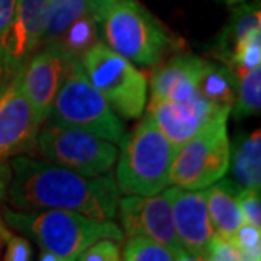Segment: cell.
<instances>
[{
  "label": "cell",
  "instance_id": "6da1fadb",
  "mask_svg": "<svg viewBox=\"0 0 261 261\" xmlns=\"http://www.w3.org/2000/svg\"><path fill=\"white\" fill-rule=\"evenodd\" d=\"M5 195L16 211L64 209L99 221H113L119 189L111 173L84 176L48 160H9Z\"/></svg>",
  "mask_w": 261,
  "mask_h": 261
},
{
  "label": "cell",
  "instance_id": "7a4b0ae2",
  "mask_svg": "<svg viewBox=\"0 0 261 261\" xmlns=\"http://www.w3.org/2000/svg\"><path fill=\"white\" fill-rule=\"evenodd\" d=\"M100 41L132 64L152 67L180 44L166 25L137 0H93Z\"/></svg>",
  "mask_w": 261,
  "mask_h": 261
},
{
  "label": "cell",
  "instance_id": "3957f363",
  "mask_svg": "<svg viewBox=\"0 0 261 261\" xmlns=\"http://www.w3.org/2000/svg\"><path fill=\"white\" fill-rule=\"evenodd\" d=\"M5 222L60 261L77 260L80 252L100 238L123 240L122 229L112 221H99L64 209L6 211Z\"/></svg>",
  "mask_w": 261,
  "mask_h": 261
},
{
  "label": "cell",
  "instance_id": "277c9868",
  "mask_svg": "<svg viewBox=\"0 0 261 261\" xmlns=\"http://www.w3.org/2000/svg\"><path fill=\"white\" fill-rule=\"evenodd\" d=\"M116 157V185L125 196L157 195L170 186V168L176 147L145 113L140 123L123 134Z\"/></svg>",
  "mask_w": 261,
  "mask_h": 261
},
{
  "label": "cell",
  "instance_id": "5b68a950",
  "mask_svg": "<svg viewBox=\"0 0 261 261\" xmlns=\"http://www.w3.org/2000/svg\"><path fill=\"white\" fill-rule=\"evenodd\" d=\"M44 123L71 126L119 144L125 125L75 60L67 71Z\"/></svg>",
  "mask_w": 261,
  "mask_h": 261
},
{
  "label": "cell",
  "instance_id": "8992f818",
  "mask_svg": "<svg viewBox=\"0 0 261 261\" xmlns=\"http://www.w3.org/2000/svg\"><path fill=\"white\" fill-rule=\"evenodd\" d=\"M229 115V111L221 112L176 149L170 168V186L189 190L206 189L228 174Z\"/></svg>",
  "mask_w": 261,
  "mask_h": 261
},
{
  "label": "cell",
  "instance_id": "52a82bcc",
  "mask_svg": "<svg viewBox=\"0 0 261 261\" xmlns=\"http://www.w3.org/2000/svg\"><path fill=\"white\" fill-rule=\"evenodd\" d=\"M80 65L119 116L125 119L142 116L148 99V80L129 60L99 41L84 53Z\"/></svg>",
  "mask_w": 261,
  "mask_h": 261
},
{
  "label": "cell",
  "instance_id": "ba28073f",
  "mask_svg": "<svg viewBox=\"0 0 261 261\" xmlns=\"http://www.w3.org/2000/svg\"><path fill=\"white\" fill-rule=\"evenodd\" d=\"M35 148L44 160L84 176L109 173L119 151L116 144L92 132L48 123L38 130Z\"/></svg>",
  "mask_w": 261,
  "mask_h": 261
},
{
  "label": "cell",
  "instance_id": "9c48e42d",
  "mask_svg": "<svg viewBox=\"0 0 261 261\" xmlns=\"http://www.w3.org/2000/svg\"><path fill=\"white\" fill-rule=\"evenodd\" d=\"M41 122L25 94L20 71L0 92V168L35 148Z\"/></svg>",
  "mask_w": 261,
  "mask_h": 261
},
{
  "label": "cell",
  "instance_id": "30bf717a",
  "mask_svg": "<svg viewBox=\"0 0 261 261\" xmlns=\"http://www.w3.org/2000/svg\"><path fill=\"white\" fill-rule=\"evenodd\" d=\"M74 61L53 42L38 48L22 67V86L41 125L47 119L65 74Z\"/></svg>",
  "mask_w": 261,
  "mask_h": 261
},
{
  "label": "cell",
  "instance_id": "8fae6325",
  "mask_svg": "<svg viewBox=\"0 0 261 261\" xmlns=\"http://www.w3.org/2000/svg\"><path fill=\"white\" fill-rule=\"evenodd\" d=\"M118 209L122 232L126 237L144 235L187 255L176 235L171 206L166 190L151 196H125L119 199Z\"/></svg>",
  "mask_w": 261,
  "mask_h": 261
},
{
  "label": "cell",
  "instance_id": "7c38bea8",
  "mask_svg": "<svg viewBox=\"0 0 261 261\" xmlns=\"http://www.w3.org/2000/svg\"><path fill=\"white\" fill-rule=\"evenodd\" d=\"M170 200L173 224L183 251L190 260H206L209 243L214 237V226L206 205L205 189H164Z\"/></svg>",
  "mask_w": 261,
  "mask_h": 261
},
{
  "label": "cell",
  "instance_id": "4fadbf2b",
  "mask_svg": "<svg viewBox=\"0 0 261 261\" xmlns=\"http://www.w3.org/2000/svg\"><path fill=\"white\" fill-rule=\"evenodd\" d=\"M45 5L47 0H18L16 3L15 15L0 39V60L9 80L41 47Z\"/></svg>",
  "mask_w": 261,
  "mask_h": 261
},
{
  "label": "cell",
  "instance_id": "5bb4252c",
  "mask_svg": "<svg viewBox=\"0 0 261 261\" xmlns=\"http://www.w3.org/2000/svg\"><path fill=\"white\" fill-rule=\"evenodd\" d=\"M224 111L214 108L200 94L185 102L151 99L147 113L176 148Z\"/></svg>",
  "mask_w": 261,
  "mask_h": 261
},
{
  "label": "cell",
  "instance_id": "9a60e30c",
  "mask_svg": "<svg viewBox=\"0 0 261 261\" xmlns=\"http://www.w3.org/2000/svg\"><path fill=\"white\" fill-rule=\"evenodd\" d=\"M202 67L203 60L189 53L170 57L151 75V99L185 102L197 97Z\"/></svg>",
  "mask_w": 261,
  "mask_h": 261
},
{
  "label": "cell",
  "instance_id": "2e32d148",
  "mask_svg": "<svg viewBox=\"0 0 261 261\" xmlns=\"http://www.w3.org/2000/svg\"><path fill=\"white\" fill-rule=\"evenodd\" d=\"M231 15L225 27L218 34L212 54L215 60L231 67V61L238 47L255 31H261L260 0H247L231 6Z\"/></svg>",
  "mask_w": 261,
  "mask_h": 261
},
{
  "label": "cell",
  "instance_id": "e0dca14e",
  "mask_svg": "<svg viewBox=\"0 0 261 261\" xmlns=\"http://www.w3.org/2000/svg\"><path fill=\"white\" fill-rule=\"evenodd\" d=\"M238 192L240 187L226 177L219 178L205 189L207 212L215 233L231 238L244 224Z\"/></svg>",
  "mask_w": 261,
  "mask_h": 261
},
{
  "label": "cell",
  "instance_id": "ac0fdd59",
  "mask_svg": "<svg viewBox=\"0 0 261 261\" xmlns=\"http://www.w3.org/2000/svg\"><path fill=\"white\" fill-rule=\"evenodd\" d=\"M228 173L240 189L261 186V130L238 135L231 144Z\"/></svg>",
  "mask_w": 261,
  "mask_h": 261
},
{
  "label": "cell",
  "instance_id": "d6986e66",
  "mask_svg": "<svg viewBox=\"0 0 261 261\" xmlns=\"http://www.w3.org/2000/svg\"><path fill=\"white\" fill-rule=\"evenodd\" d=\"M197 90L214 108L231 112L238 92V74L222 61L203 60Z\"/></svg>",
  "mask_w": 261,
  "mask_h": 261
},
{
  "label": "cell",
  "instance_id": "ffe728a7",
  "mask_svg": "<svg viewBox=\"0 0 261 261\" xmlns=\"http://www.w3.org/2000/svg\"><path fill=\"white\" fill-rule=\"evenodd\" d=\"M92 3L93 0H47L41 47L56 42L71 22L92 9Z\"/></svg>",
  "mask_w": 261,
  "mask_h": 261
},
{
  "label": "cell",
  "instance_id": "44dd1931",
  "mask_svg": "<svg viewBox=\"0 0 261 261\" xmlns=\"http://www.w3.org/2000/svg\"><path fill=\"white\" fill-rule=\"evenodd\" d=\"M99 41L100 35L97 19L90 9L87 13L75 19L74 22H71L61 34V37L57 39L56 44L70 58L80 61L84 53L89 51Z\"/></svg>",
  "mask_w": 261,
  "mask_h": 261
},
{
  "label": "cell",
  "instance_id": "7402d4cb",
  "mask_svg": "<svg viewBox=\"0 0 261 261\" xmlns=\"http://www.w3.org/2000/svg\"><path fill=\"white\" fill-rule=\"evenodd\" d=\"M261 65H255L238 75V92L231 112L235 119H245L260 115Z\"/></svg>",
  "mask_w": 261,
  "mask_h": 261
},
{
  "label": "cell",
  "instance_id": "603a6c76",
  "mask_svg": "<svg viewBox=\"0 0 261 261\" xmlns=\"http://www.w3.org/2000/svg\"><path fill=\"white\" fill-rule=\"evenodd\" d=\"M121 260L125 261H185L189 257L164 244L144 235L128 237L121 250Z\"/></svg>",
  "mask_w": 261,
  "mask_h": 261
},
{
  "label": "cell",
  "instance_id": "cb8c5ba5",
  "mask_svg": "<svg viewBox=\"0 0 261 261\" xmlns=\"http://www.w3.org/2000/svg\"><path fill=\"white\" fill-rule=\"evenodd\" d=\"M231 240L237 245L243 260L258 261L261 258V228L244 222Z\"/></svg>",
  "mask_w": 261,
  "mask_h": 261
},
{
  "label": "cell",
  "instance_id": "d4e9b609",
  "mask_svg": "<svg viewBox=\"0 0 261 261\" xmlns=\"http://www.w3.org/2000/svg\"><path fill=\"white\" fill-rule=\"evenodd\" d=\"M79 261H119L121 247L119 241L113 238H100L90 244L77 257Z\"/></svg>",
  "mask_w": 261,
  "mask_h": 261
},
{
  "label": "cell",
  "instance_id": "484cf974",
  "mask_svg": "<svg viewBox=\"0 0 261 261\" xmlns=\"http://www.w3.org/2000/svg\"><path fill=\"white\" fill-rule=\"evenodd\" d=\"M238 200H240L244 222L261 228L260 189H252V187L240 189Z\"/></svg>",
  "mask_w": 261,
  "mask_h": 261
},
{
  "label": "cell",
  "instance_id": "4316f807",
  "mask_svg": "<svg viewBox=\"0 0 261 261\" xmlns=\"http://www.w3.org/2000/svg\"><path fill=\"white\" fill-rule=\"evenodd\" d=\"M206 260L209 261H241V254L238 251L237 245L228 237H222L214 233L207 252H206Z\"/></svg>",
  "mask_w": 261,
  "mask_h": 261
},
{
  "label": "cell",
  "instance_id": "83f0119b",
  "mask_svg": "<svg viewBox=\"0 0 261 261\" xmlns=\"http://www.w3.org/2000/svg\"><path fill=\"white\" fill-rule=\"evenodd\" d=\"M3 250H5L3 260L6 261H29L34 258L32 245L25 237L10 233Z\"/></svg>",
  "mask_w": 261,
  "mask_h": 261
},
{
  "label": "cell",
  "instance_id": "f1b7e54d",
  "mask_svg": "<svg viewBox=\"0 0 261 261\" xmlns=\"http://www.w3.org/2000/svg\"><path fill=\"white\" fill-rule=\"evenodd\" d=\"M18 0H0V39L5 35L10 20L15 15Z\"/></svg>",
  "mask_w": 261,
  "mask_h": 261
},
{
  "label": "cell",
  "instance_id": "f546056e",
  "mask_svg": "<svg viewBox=\"0 0 261 261\" xmlns=\"http://www.w3.org/2000/svg\"><path fill=\"white\" fill-rule=\"evenodd\" d=\"M10 231L8 229V226L6 224L2 221V218H0V254L3 252V248H5V244L8 241V238L10 237Z\"/></svg>",
  "mask_w": 261,
  "mask_h": 261
},
{
  "label": "cell",
  "instance_id": "4dcf8cb0",
  "mask_svg": "<svg viewBox=\"0 0 261 261\" xmlns=\"http://www.w3.org/2000/svg\"><path fill=\"white\" fill-rule=\"evenodd\" d=\"M6 180H8V167L0 168V200H2V197L5 196Z\"/></svg>",
  "mask_w": 261,
  "mask_h": 261
},
{
  "label": "cell",
  "instance_id": "1f68e13d",
  "mask_svg": "<svg viewBox=\"0 0 261 261\" xmlns=\"http://www.w3.org/2000/svg\"><path fill=\"white\" fill-rule=\"evenodd\" d=\"M38 260L41 261H60L58 260V257L54 255L53 252L47 251V250H42V248H39V255H38Z\"/></svg>",
  "mask_w": 261,
  "mask_h": 261
},
{
  "label": "cell",
  "instance_id": "d6a6232c",
  "mask_svg": "<svg viewBox=\"0 0 261 261\" xmlns=\"http://www.w3.org/2000/svg\"><path fill=\"white\" fill-rule=\"evenodd\" d=\"M8 82H9V79H8L6 70H5V67H3V63H2V60H0V92H2V89L6 86Z\"/></svg>",
  "mask_w": 261,
  "mask_h": 261
},
{
  "label": "cell",
  "instance_id": "836d02e7",
  "mask_svg": "<svg viewBox=\"0 0 261 261\" xmlns=\"http://www.w3.org/2000/svg\"><path fill=\"white\" fill-rule=\"evenodd\" d=\"M229 6H232V5H237V3H241V2H247V0H225Z\"/></svg>",
  "mask_w": 261,
  "mask_h": 261
}]
</instances>
